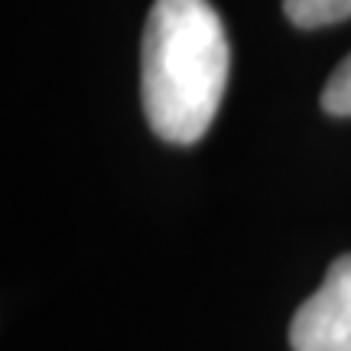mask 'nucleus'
<instances>
[{
    "mask_svg": "<svg viewBox=\"0 0 351 351\" xmlns=\"http://www.w3.org/2000/svg\"><path fill=\"white\" fill-rule=\"evenodd\" d=\"M225 23L208 0H153L140 43V95L153 134L189 147L205 137L228 85Z\"/></svg>",
    "mask_w": 351,
    "mask_h": 351,
    "instance_id": "f257e3e1",
    "label": "nucleus"
},
{
    "mask_svg": "<svg viewBox=\"0 0 351 351\" xmlns=\"http://www.w3.org/2000/svg\"><path fill=\"white\" fill-rule=\"evenodd\" d=\"M289 345L293 351H351V254L328 267L322 287L296 309Z\"/></svg>",
    "mask_w": 351,
    "mask_h": 351,
    "instance_id": "f03ea898",
    "label": "nucleus"
},
{
    "mask_svg": "<svg viewBox=\"0 0 351 351\" xmlns=\"http://www.w3.org/2000/svg\"><path fill=\"white\" fill-rule=\"evenodd\" d=\"M289 23L302 26V29H315V26H332L351 16V0H283Z\"/></svg>",
    "mask_w": 351,
    "mask_h": 351,
    "instance_id": "7ed1b4c3",
    "label": "nucleus"
},
{
    "mask_svg": "<svg viewBox=\"0 0 351 351\" xmlns=\"http://www.w3.org/2000/svg\"><path fill=\"white\" fill-rule=\"evenodd\" d=\"M322 108L335 117H351V56L332 72L322 88Z\"/></svg>",
    "mask_w": 351,
    "mask_h": 351,
    "instance_id": "20e7f679",
    "label": "nucleus"
}]
</instances>
